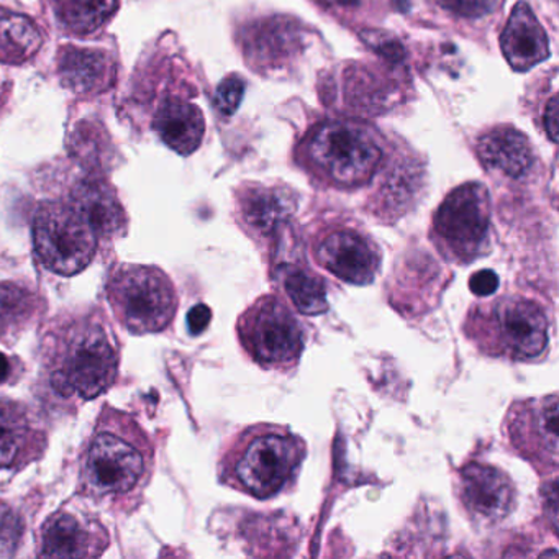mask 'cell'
<instances>
[{
	"mask_svg": "<svg viewBox=\"0 0 559 559\" xmlns=\"http://www.w3.org/2000/svg\"><path fill=\"white\" fill-rule=\"evenodd\" d=\"M153 463L152 440L135 418L106 405L81 454L78 490L109 509L133 506L148 486Z\"/></svg>",
	"mask_w": 559,
	"mask_h": 559,
	"instance_id": "6da1fadb",
	"label": "cell"
},
{
	"mask_svg": "<svg viewBox=\"0 0 559 559\" xmlns=\"http://www.w3.org/2000/svg\"><path fill=\"white\" fill-rule=\"evenodd\" d=\"M41 366L55 394L71 402L93 401L119 379V348L99 313H70L45 335Z\"/></svg>",
	"mask_w": 559,
	"mask_h": 559,
	"instance_id": "7a4b0ae2",
	"label": "cell"
},
{
	"mask_svg": "<svg viewBox=\"0 0 559 559\" xmlns=\"http://www.w3.org/2000/svg\"><path fill=\"white\" fill-rule=\"evenodd\" d=\"M306 457V444L283 427H253L231 444L221 463L222 479L258 499L283 492Z\"/></svg>",
	"mask_w": 559,
	"mask_h": 559,
	"instance_id": "3957f363",
	"label": "cell"
},
{
	"mask_svg": "<svg viewBox=\"0 0 559 559\" xmlns=\"http://www.w3.org/2000/svg\"><path fill=\"white\" fill-rule=\"evenodd\" d=\"M300 156L323 182L348 189L371 181L384 152L369 127L352 120H332L313 127L304 140Z\"/></svg>",
	"mask_w": 559,
	"mask_h": 559,
	"instance_id": "277c9868",
	"label": "cell"
},
{
	"mask_svg": "<svg viewBox=\"0 0 559 559\" xmlns=\"http://www.w3.org/2000/svg\"><path fill=\"white\" fill-rule=\"evenodd\" d=\"M464 330L480 352L513 361L536 359L548 346V317L538 302L525 297L474 306Z\"/></svg>",
	"mask_w": 559,
	"mask_h": 559,
	"instance_id": "5b68a950",
	"label": "cell"
},
{
	"mask_svg": "<svg viewBox=\"0 0 559 559\" xmlns=\"http://www.w3.org/2000/svg\"><path fill=\"white\" fill-rule=\"evenodd\" d=\"M107 300L117 322L133 335L159 333L171 325L179 299L165 271L146 264H122L110 274Z\"/></svg>",
	"mask_w": 559,
	"mask_h": 559,
	"instance_id": "8992f818",
	"label": "cell"
},
{
	"mask_svg": "<svg viewBox=\"0 0 559 559\" xmlns=\"http://www.w3.org/2000/svg\"><path fill=\"white\" fill-rule=\"evenodd\" d=\"M34 248L45 270L76 276L94 261L99 235L70 201L45 202L34 218Z\"/></svg>",
	"mask_w": 559,
	"mask_h": 559,
	"instance_id": "52a82bcc",
	"label": "cell"
},
{
	"mask_svg": "<svg viewBox=\"0 0 559 559\" xmlns=\"http://www.w3.org/2000/svg\"><path fill=\"white\" fill-rule=\"evenodd\" d=\"M238 338L257 365L286 371L299 362L304 329L293 310L276 296H263L238 319Z\"/></svg>",
	"mask_w": 559,
	"mask_h": 559,
	"instance_id": "ba28073f",
	"label": "cell"
},
{
	"mask_svg": "<svg viewBox=\"0 0 559 559\" xmlns=\"http://www.w3.org/2000/svg\"><path fill=\"white\" fill-rule=\"evenodd\" d=\"M489 230V192L479 182H467L441 202L431 238L448 260L466 264L486 253Z\"/></svg>",
	"mask_w": 559,
	"mask_h": 559,
	"instance_id": "9c48e42d",
	"label": "cell"
},
{
	"mask_svg": "<svg viewBox=\"0 0 559 559\" xmlns=\"http://www.w3.org/2000/svg\"><path fill=\"white\" fill-rule=\"evenodd\" d=\"M510 443L535 466L556 469L559 454L558 394L522 402L507 421Z\"/></svg>",
	"mask_w": 559,
	"mask_h": 559,
	"instance_id": "30bf717a",
	"label": "cell"
},
{
	"mask_svg": "<svg viewBox=\"0 0 559 559\" xmlns=\"http://www.w3.org/2000/svg\"><path fill=\"white\" fill-rule=\"evenodd\" d=\"M106 526L83 510L60 509L48 516L37 536L40 558H99L109 548Z\"/></svg>",
	"mask_w": 559,
	"mask_h": 559,
	"instance_id": "8fae6325",
	"label": "cell"
},
{
	"mask_svg": "<svg viewBox=\"0 0 559 559\" xmlns=\"http://www.w3.org/2000/svg\"><path fill=\"white\" fill-rule=\"evenodd\" d=\"M456 496L474 523L490 526L510 515L515 507L516 490L502 469L473 461L457 473Z\"/></svg>",
	"mask_w": 559,
	"mask_h": 559,
	"instance_id": "7c38bea8",
	"label": "cell"
},
{
	"mask_svg": "<svg viewBox=\"0 0 559 559\" xmlns=\"http://www.w3.org/2000/svg\"><path fill=\"white\" fill-rule=\"evenodd\" d=\"M47 433L27 405L0 399V486L44 456Z\"/></svg>",
	"mask_w": 559,
	"mask_h": 559,
	"instance_id": "4fadbf2b",
	"label": "cell"
},
{
	"mask_svg": "<svg viewBox=\"0 0 559 559\" xmlns=\"http://www.w3.org/2000/svg\"><path fill=\"white\" fill-rule=\"evenodd\" d=\"M320 266L343 283L366 286L374 281L381 254L366 235L352 228L326 231L313 248Z\"/></svg>",
	"mask_w": 559,
	"mask_h": 559,
	"instance_id": "5bb4252c",
	"label": "cell"
},
{
	"mask_svg": "<svg viewBox=\"0 0 559 559\" xmlns=\"http://www.w3.org/2000/svg\"><path fill=\"white\" fill-rule=\"evenodd\" d=\"M237 204L245 230L260 240L283 231L297 211L296 195L283 186H247Z\"/></svg>",
	"mask_w": 559,
	"mask_h": 559,
	"instance_id": "9a60e30c",
	"label": "cell"
},
{
	"mask_svg": "<svg viewBox=\"0 0 559 559\" xmlns=\"http://www.w3.org/2000/svg\"><path fill=\"white\" fill-rule=\"evenodd\" d=\"M58 76L64 87L80 96L106 93L116 80V61L99 48L64 45L58 53Z\"/></svg>",
	"mask_w": 559,
	"mask_h": 559,
	"instance_id": "2e32d148",
	"label": "cell"
},
{
	"mask_svg": "<svg viewBox=\"0 0 559 559\" xmlns=\"http://www.w3.org/2000/svg\"><path fill=\"white\" fill-rule=\"evenodd\" d=\"M299 27L284 17L266 19L248 27L243 38L245 55L254 70L280 68L300 50Z\"/></svg>",
	"mask_w": 559,
	"mask_h": 559,
	"instance_id": "e0dca14e",
	"label": "cell"
},
{
	"mask_svg": "<svg viewBox=\"0 0 559 559\" xmlns=\"http://www.w3.org/2000/svg\"><path fill=\"white\" fill-rule=\"evenodd\" d=\"M500 48L515 71H528L549 57L548 37L525 2L513 8L500 35Z\"/></svg>",
	"mask_w": 559,
	"mask_h": 559,
	"instance_id": "ac0fdd59",
	"label": "cell"
},
{
	"mask_svg": "<svg viewBox=\"0 0 559 559\" xmlns=\"http://www.w3.org/2000/svg\"><path fill=\"white\" fill-rule=\"evenodd\" d=\"M477 155L489 171L520 179L532 171L535 163L532 143L513 127L502 126L487 132L477 142Z\"/></svg>",
	"mask_w": 559,
	"mask_h": 559,
	"instance_id": "d6986e66",
	"label": "cell"
},
{
	"mask_svg": "<svg viewBox=\"0 0 559 559\" xmlns=\"http://www.w3.org/2000/svg\"><path fill=\"white\" fill-rule=\"evenodd\" d=\"M153 129L173 152L189 156L204 140L205 120L194 104L179 97H169L156 110Z\"/></svg>",
	"mask_w": 559,
	"mask_h": 559,
	"instance_id": "ffe728a7",
	"label": "cell"
},
{
	"mask_svg": "<svg viewBox=\"0 0 559 559\" xmlns=\"http://www.w3.org/2000/svg\"><path fill=\"white\" fill-rule=\"evenodd\" d=\"M73 202L96 228L100 240L120 237L127 230V214L116 191L100 179H86L71 192Z\"/></svg>",
	"mask_w": 559,
	"mask_h": 559,
	"instance_id": "44dd1931",
	"label": "cell"
},
{
	"mask_svg": "<svg viewBox=\"0 0 559 559\" xmlns=\"http://www.w3.org/2000/svg\"><path fill=\"white\" fill-rule=\"evenodd\" d=\"M44 45L40 28L27 15L0 8V63H27Z\"/></svg>",
	"mask_w": 559,
	"mask_h": 559,
	"instance_id": "7402d4cb",
	"label": "cell"
},
{
	"mask_svg": "<svg viewBox=\"0 0 559 559\" xmlns=\"http://www.w3.org/2000/svg\"><path fill=\"white\" fill-rule=\"evenodd\" d=\"M41 299L22 283H0V342L12 345L41 312Z\"/></svg>",
	"mask_w": 559,
	"mask_h": 559,
	"instance_id": "603a6c76",
	"label": "cell"
},
{
	"mask_svg": "<svg viewBox=\"0 0 559 559\" xmlns=\"http://www.w3.org/2000/svg\"><path fill=\"white\" fill-rule=\"evenodd\" d=\"M284 294L304 316H320L329 309L326 286L319 274L299 264H284L277 270Z\"/></svg>",
	"mask_w": 559,
	"mask_h": 559,
	"instance_id": "cb8c5ba5",
	"label": "cell"
},
{
	"mask_svg": "<svg viewBox=\"0 0 559 559\" xmlns=\"http://www.w3.org/2000/svg\"><path fill=\"white\" fill-rule=\"evenodd\" d=\"M120 0H53L55 14L70 34H96L119 11Z\"/></svg>",
	"mask_w": 559,
	"mask_h": 559,
	"instance_id": "d4e9b609",
	"label": "cell"
},
{
	"mask_svg": "<svg viewBox=\"0 0 559 559\" xmlns=\"http://www.w3.org/2000/svg\"><path fill=\"white\" fill-rule=\"evenodd\" d=\"M389 81L381 71L371 70V67L352 68L346 73V86L353 104L371 112L385 109L391 104V93H394L395 87Z\"/></svg>",
	"mask_w": 559,
	"mask_h": 559,
	"instance_id": "484cf974",
	"label": "cell"
},
{
	"mask_svg": "<svg viewBox=\"0 0 559 559\" xmlns=\"http://www.w3.org/2000/svg\"><path fill=\"white\" fill-rule=\"evenodd\" d=\"M418 173L414 165H401L384 181V199L391 207L402 209L412 201L417 191Z\"/></svg>",
	"mask_w": 559,
	"mask_h": 559,
	"instance_id": "4316f807",
	"label": "cell"
},
{
	"mask_svg": "<svg viewBox=\"0 0 559 559\" xmlns=\"http://www.w3.org/2000/svg\"><path fill=\"white\" fill-rule=\"evenodd\" d=\"M502 0H438L441 11L460 21L477 22L490 17Z\"/></svg>",
	"mask_w": 559,
	"mask_h": 559,
	"instance_id": "83f0119b",
	"label": "cell"
},
{
	"mask_svg": "<svg viewBox=\"0 0 559 559\" xmlns=\"http://www.w3.org/2000/svg\"><path fill=\"white\" fill-rule=\"evenodd\" d=\"M245 87H247V84L237 74L225 78L221 86L217 87V93H215V109L224 117L234 116L240 107L241 99H243Z\"/></svg>",
	"mask_w": 559,
	"mask_h": 559,
	"instance_id": "f1b7e54d",
	"label": "cell"
},
{
	"mask_svg": "<svg viewBox=\"0 0 559 559\" xmlns=\"http://www.w3.org/2000/svg\"><path fill=\"white\" fill-rule=\"evenodd\" d=\"M469 289L474 296L489 297L499 289V276L492 270H480L469 280Z\"/></svg>",
	"mask_w": 559,
	"mask_h": 559,
	"instance_id": "f546056e",
	"label": "cell"
},
{
	"mask_svg": "<svg viewBox=\"0 0 559 559\" xmlns=\"http://www.w3.org/2000/svg\"><path fill=\"white\" fill-rule=\"evenodd\" d=\"M558 479L552 477L543 486L542 490L543 507H545L546 519L551 522L552 532H558Z\"/></svg>",
	"mask_w": 559,
	"mask_h": 559,
	"instance_id": "4dcf8cb0",
	"label": "cell"
},
{
	"mask_svg": "<svg viewBox=\"0 0 559 559\" xmlns=\"http://www.w3.org/2000/svg\"><path fill=\"white\" fill-rule=\"evenodd\" d=\"M212 320L211 307L205 304H198L192 307L188 313V329L191 335L198 336L204 333L209 329V323Z\"/></svg>",
	"mask_w": 559,
	"mask_h": 559,
	"instance_id": "1f68e13d",
	"label": "cell"
},
{
	"mask_svg": "<svg viewBox=\"0 0 559 559\" xmlns=\"http://www.w3.org/2000/svg\"><path fill=\"white\" fill-rule=\"evenodd\" d=\"M558 97L552 96L546 106L545 112V129L551 142H558Z\"/></svg>",
	"mask_w": 559,
	"mask_h": 559,
	"instance_id": "d6a6232c",
	"label": "cell"
},
{
	"mask_svg": "<svg viewBox=\"0 0 559 559\" xmlns=\"http://www.w3.org/2000/svg\"><path fill=\"white\" fill-rule=\"evenodd\" d=\"M368 0H322V4L330 11L340 12V14H352L365 8Z\"/></svg>",
	"mask_w": 559,
	"mask_h": 559,
	"instance_id": "836d02e7",
	"label": "cell"
},
{
	"mask_svg": "<svg viewBox=\"0 0 559 559\" xmlns=\"http://www.w3.org/2000/svg\"><path fill=\"white\" fill-rule=\"evenodd\" d=\"M17 359L11 358V356L0 352V385L15 381V376H17Z\"/></svg>",
	"mask_w": 559,
	"mask_h": 559,
	"instance_id": "e575fe53",
	"label": "cell"
}]
</instances>
